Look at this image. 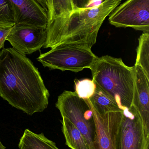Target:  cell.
Segmentation results:
<instances>
[{"mask_svg":"<svg viewBox=\"0 0 149 149\" xmlns=\"http://www.w3.org/2000/svg\"><path fill=\"white\" fill-rule=\"evenodd\" d=\"M0 96L30 116L43 112L49 104L50 93L38 69L13 48L0 52Z\"/></svg>","mask_w":149,"mask_h":149,"instance_id":"cell-1","label":"cell"},{"mask_svg":"<svg viewBox=\"0 0 149 149\" xmlns=\"http://www.w3.org/2000/svg\"><path fill=\"white\" fill-rule=\"evenodd\" d=\"M121 1L104 0L99 5L75 9L56 18L47 25L44 48L52 49L64 43L82 44L92 48L103 22Z\"/></svg>","mask_w":149,"mask_h":149,"instance_id":"cell-2","label":"cell"},{"mask_svg":"<svg viewBox=\"0 0 149 149\" xmlns=\"http://www.w3.org/2000/svg\"><path fill=\"white\" fill-rule=\"evenodd\" d=\"M96 86L113 99L124 110L133 104L134 66H127L120 58L109 56L98 58L91 69Z\"/></svg>","mask_w":149,"mask_h":149,"instance_id":"cell-3","label":"cell"},{"mask_svg":"<svg viewBox=\"0 0 149 149\" xmlns=\"http://www.w3.org/2000/svg\"><path fill=\"white\" fill-rule=\"evenodd\" d=\"M91 49L82 44H61L40 54L37 60L50 70L78 72L85 69H91L99 58Z\"/></svg>","mask_w":149,"mask_h":149,"instance_id":"cell-4","label":"cell"},{"mask_svg":"<svg viewBox=\"0 0 149 149\" xmlns=\"http://www.w3.org/2000/svg\"><path fill=\"white\" fill-rule=\"evenodd\" d=\"M56 107L62 117L67 118L80 131L90 149H94V118L88 100L79 98L75 92L65 91L58 97Z\"/></svg>","mask_w":149,"mask_h":149,"instance_id":"cell-5","label":"cell"},{"mask_svg":"<svg viewBox=\"0 0 149 149\" xmlns=\"http://www.w3.org/2000/svg\"><path fill=\"white\" fill-rule=\"evenodd\" d=\"M108 21L117 28L149 32V0H127L113 10Z\"/></svg>","mask_w":149,"mask_h":149,"instance_id":"cell-6","label":"cell"},{"mask_svg":"<svg viewBox=\"0 0 149 149\" xmlns=\"http://www.w3.org/2000/svg\"><path fill=\"white\" fill-rule=\"evenodd\" d=\"M140 114L133 106L123 110L116 149H148Z\"/></svg>","mask_w":149,"mask_h":149,"instance_id":"cell-7","label":"cell"},{"mask_svg":"<svg viewBox=\"0 0 149 149\" xmlns=\"http://www.w3.org/2000/svg\"><path fill=\"white\" fill-rule=\"evenodd\" d=\"M47 26L17 23L10 28L6 40L17 51L30 55L44 46L47 37Z\"/></svg>","mask_w":149,"mask_h":149,"instance_id":"cell-8","label":"cell"},{"mask_svg":"<svg viewBox=\"0 0 149 149\" xmlns=\"http://www.w3.org/2000/svg\"><path fill=\"white\" fill-rule=\"evenodd\" d=\"M89 104L95 123L94 149H116L117 137L123 111L100 114L95 111L90 102Z\"/></svg>","mask_w":149,"mask_h":149,"instance_id":"cell-9","label":"cell"},{"mask_svg":"<svg viewBox=\"0 0 149 149\" xmlns=\"http://www.w3.org/2000/svg\"><path fill=\"white\" fill-rule=\"evenodd\" d=\"M134 69V86L132 105L140 114L145 137L149 142V79L140 66L135 65Z\"/></svg>","mask_w":149,"mask_h":149,"instance_id":"cell-10","label":"cell"},{"mask_svg":"<svg viewBox=\"0 0 149 149\" xmlns=\"http://www.w3.org/2000/svg\"><path fill=\"white\" fill-rule=\"evenodd\" d=\"M15 24L26 23L47 26L48 12L35 0H9Z\"/></svg>","mask_w":149,"mask_h":149,"instance_id":"cell-11","label":"cell"},{"mask_svg":"<svg viewBox=\"0 0 149 149\" xmlns=\"http://www.w3.org/2000/svg\"><path fill=\"white\" fill-rule=\"evenodd\" d=\"M20 149H59L56 143L46 138L43 133L36 134L26 129L18 144Z\"/></svg>","mask_w":149,"mask_h":149,"instance_id":"cell-12","label":"cell"},{"mask_svg":"<svg viewBox=\"0 0 149 149\" xmlns=\"http://www.w3.org/2000/svg\"><path fill=\"white\" fill-rule=\"evenodd\" d=\"M62 130L66 144L71 149H90L82 133L67 118L62 117Z\"/></svg>","mask_w":149,"mask_h":149,"instance_id":"cell-13","label":"cell"},{"mask_svg":"<svg viewBox=\"0 0 149 149\" xmlns=\"http://www.w3.org/2000/svg\"><path fill=\"white\" fill-rule=\"evenodd\" d=\"M88 100L95 111L100 114L123 111L113 99L97 86L94 93Z\"/></svg>","mask_w":149,"mask_h":149,"instance_id":"cell-14","label":"cell"},{"mask_svg":"<svg viewBox=\"0 0 149 149\" xmlns=\"http://www.w3.org/2000/svg\"><path fill=\"white\" fill-rule=\"evenodd\" d=\"M47 2L48 24L56 18L66 15L76 9L72 0H47Z\"/></svg>","mask_w":149,"mask_h":149,"instance_id":"cell-15","label":"cell"},{"mask_svg":"<svg viewBox=\"0 0 149 149\" xmlns=\"http://www.w3.org/2000/svg\"><path fill=\"white\" fill-rule=\"evenodd\" d=\"M135 65L141 68L149 79V32H143L139 38Z\"/></svg>","mask_w":149,"mask_h":149,"instance_id":"cell-16","label":"cell"},{"mask_svg":"<svg viewBox=\"0 0 149 149\" xmlns=\"http://www.w3.org/2000/svg\"><path fill=\"white\" fill-rule=\"evenodd\" d=\"M15 24L14 14L9 0H0V28L10 29Z\"/></svg>","mask_w":149,"mask_h":149,"instance_id":"cell-17","label":"cell"},{"mask_svg":"<svg viewBox=\"0 0 149 149\" xmlns=\"http://www.w3.org/2000/svg\"><path fill=\"white\" fill-rule=\"evenodd\" d=\"M75 93L78 96L84 100L90 99L95 92L96 85L92 80L84 79L82 80L75 79Z\"/></svg>","mask_w":149,"mask_h":149,"instance_id":"cell-18","label":"cell"},{"mask_svg":"<svg viewBox=\"0 0 149 149\" xmlns=\"http://www.w3.org/2000/svg\"><path fill=\"white\" fill-rule=\"evenodd\" d=\"M10 29H3L0 28V50L4 47V44L6 38L10 31Z\"/></svg>","mask_w":149,"mask_h":149,"instance_id":"cell-19","label":"cell"},{"mask_svg":"<svg viewBox=\"0 0 149 149\" xmlns=\"http://www.w3.org/2000/svg\"><path fill=\"white\" fill-rule=\"evenodd\" d=\"M92 0H72L73 3L76 8L87 7Z\"/></svg>","mask_w":149,"mask_h":149,"instance_id":"cell-20","label":"cell"},{"mask_svg":"<svg viewBox=\"0 0 149 149\" xmlns=\"http://www.w3.org/2000/svg\"><path fill=\"white\" fill-rule=\"evenodd\" d=\"M39 3L48 12L47 0H35Z\"/></svg>","mask_w":149,"mask_h":149,"instance_id":"cell-21","label":"cell"},{"mask_svg":"<svg viewBox=\"0 0 149 149\" xmlns=\"http://www.w3.org/2000/svg\"><path fill=\"white\" fill-rule=\"evenodd\" d=\"M0 149H5L4 146L2 144L1 142L0 141Z\"/></svg>","mask_w":149,"mask_h":149,"instance_id":"cell-22","label":"cell"}]
</instances>
